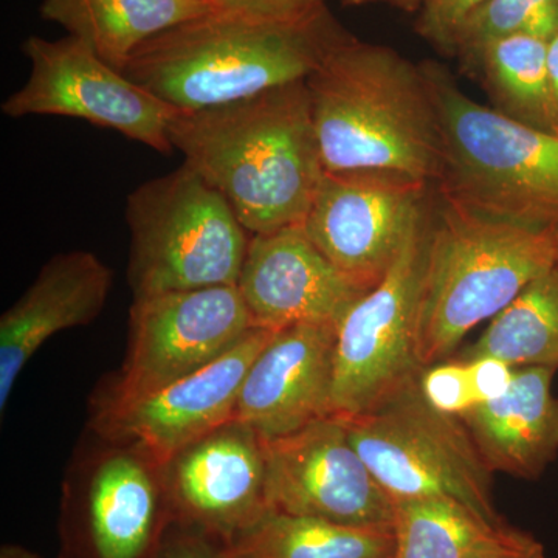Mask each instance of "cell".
<instances>
[{"label":"cell","mask_w":558,"mask_h":558,"mask_svg":"<svg viewBox=\"0 0 558 558\" xmlns=\"http://www.w3.org/2000/svg\"><path fill=\"white\" fill-rule=\"evenodd\" d=\"M157 558H236L226 543L172 523Z\"/></svg>","instance_id":"83f0119b"},{"label":"cell","mask_w":558,"mask_h":558,"mask_svg":"<svg viewBox=\"0 0 558 558\" xmlns=\"http://www.w3.org/2000/svg\"><path fill=\"white\" fill-rule=\"evenodd\" d=\"M163 475L174 523L226 545L270 510L264 438L236 418L172 454Z\"/></svg>","instance_id":"9a60e30c"},{"label":"cell","mask_w":558,"mask_h":558,"mask_svg":"<svg viewBox=\"0 0 558 558\" xmlns=\"http://www.w3.org/2000/svg\"><path fill=\"white\" fill-rule=\"evenodd\" d=\"M112 284V269L89 250L58 253L44 264L0 317V413L33 355L58 332L94 323Z\"/></svg>","instance_id":"ac0fdd59"},{"label":"cell","mask_w":558,"mask_h":558,"mask_svg":"<svg viewBox=\"0 0 558 558\" xmlns=\"http://www.w3.org/2000/svg\"><path fill=\"white\" fill-rule=\"evenodd\" d=\"M347 5H366V3H388V5L399 7L402 10H421L425 0H340Z\"/></svg>","instance_id":"1f68e13d"},{"label":"cell","mask_w":558,"mask_h":558,"mask_svg":"<svg viewBox=\"0 0 558 558\" xmlns=\"http://www.w3.org/2000/svg\"><path fill=\"white\" fill-rule=\"evenodd\" d=\"M236 288L255 328L269 330L295 325L339 328L366 293L330 264L303 226L252 234Z\"/></svg>","instance_id":"2e32d148"},{"label":"cell","mask_w":558,"mask_h":558,"mask_svg":"<svg viewBox=\"0 0 558 558\" xmlns=\"http://www.w3.org/2000/svg\"><path fill=\"white\" fill-rule=\"evenodd\" d=\"M421 68L439 121L436 193L483 218L558 233V135L480 105L439 62Z\"/></svg>","instance_id":"277c9868"},{"label":"cell","mask_w":558,"mask_h":558,"mask_svg":"<svg viewBox=\"0 0 558 558\" xmlns=\"http://www.w3.org/2000/svg\"><path fill=\"white\" fill-rule=\"evenodd\" d=\"M340 417L392 502L453 499L492 523H506L495 508L492 472L468 428L458 417L433 410L418 380L379 409Z\"/></svg>","instance_id":"ba28073f"},{"label":"cell","mask_w":558,"mask_h":558,"mask_svg":"<svg viewBox=\"0 0 558 558\" xmlns=\"http://www.w3.org/2000/svg\"><path fill=\"white\" fill-rule=\"evenodd\" d=\"M392 506L395 558H498L538 542L453 499H407Z\"/></svg>","instance_id":"44dd1931"},{"label":"cell","mask_w":558,"mask_h":558,"mask_svg":"<svg viewBox=\"0 0 558 558\" xmlns=\"http://www.w3.org/2000/svg\"><path fill=\"white\" fill-rule=\"evenodd\" d=\"M277 330L253 328L227 354L167 387L126 399L92 398L87 428L134 442L161 464L183 447L233 421L250 366Z\"/></svg>","instance_id":"5bb4252c"},{"label":"cell","mask_w":558,"mask_h":558,"mask_svg":"<svg viewBox=\"0 0 558 558\" xmlns=\"http://www.w3.org/2000/svg\"><path fill=\"white\" fill-rule=\"evenodd\" d=\"M429 215L387 277L349 310L337 328L336 416H357L379 409L416 384L425 369L417 360L416 336Z\"/></svg>","instance_id":"9c48e42d"},{"label":"cell","mask_w":558,"mask_h":558,"mask_svg":"<svg viewBox=\"0 0 558 558\" xmlns=\"http://www.w3.org/2000/svg\"><path fill=\"white\" fill-rule=\"evenodd\" d=\"M219 9L209 0H43L39 11L123 72L154 36Z\"/></svg>","instance_id":"ffe728a7"},{"label":"cell","mask_w":558,"mask_h":558,"mask_svg":"<svg viewBox=\"0 0 558 558\" xmlns=\"http://www.w3.org/2000/svg\"><path fill=\"white\" fill-rule=\"evenodd\" d=\"M462 68L481 81L492 108L526 126L557 134L549 92L548 40L526 35L492 40Z\"/></svg>","instance_id":"7402d4cb"},{"label":"cell","mask_w":558,"mask_h":558,"mask_svg":"<svg viewBox=\"0 0 558 558\" xmlns=\"http://www.w3.org/2000/svg\"><path fill=\"white\" fill-rule=\"evenodd\" d=\"M22 51L31 73L24 86L3 100V116L68 117L119 132L157 153L174 150L170 123L178 110L102 61L80 39L28 36Z\"/></svg>","instance_id":"30bf717a"},{"label":"cell","mask_w":558,"mask_h":558,"mask_svg":"<svg viewBox=\"0 0 558 558\" xmlns=\"http://www.w3.org/2000/svg\"><path fill=\"white\" fill-rule=\"evenodd\" d=\"M325 171H380L435 183L438 113L421 64L347 36L306 80Z\"/></svg>","instance_id":"3957f363"},{"label":"cell","mask_w":558,"mask_h":558,"mask_svg":"<svg viewBox=\"0 0 558 558\" xmlns=\"http://www.w3.org/2000/svg\"><path fill=\"white\" fill-rule=\"evenodd\" d=\"M433 196V183L407 175L325 171L301 226L343 277L369 292L427 220Z\"/></svg>","instance_id":"8fae6325"},{"label":"cell","mask_w":558,"mask_h":558,"mask_svg":"<svg viewBox=\"0 0 558 558\" xmlns=\"http://www.w3.org/2000/svg\"><path fill=\"white\" fill-rule=\"evenodd\" d=\"M174 523L163 464L87 428L65 470L60 558H157Z\"/></svg>","instance_id":"52a82bcc"},{"label":"cell","mask_w":558,"mask_h":558,"mask_svg":"<svg viewBox=\"0 0 558 558\" xmlns=\"http://www.w3.org/2000/svg\"><path fill=\"white\" fill-rule=\"evenodd\" d=\"M270 510L347 526H392L395 506L340 416L264 439Z\"/></svg>","instance_id":"4fadbf2b"},{"label":"cell","mask_w":558,"mask_h":558,"mask_svg":"<svg viewBox=\"0 0 558 558\" xmlns=\"http://www.w3.org/2000/svg\"><path fill=\"white\" fill-rule=\"evenodd\" d=\"M347 36L325 3L299 17L219 9L154 36L123 72L171 108L194 112L306 81Z\"/></svg>","instance_id":"7a4b0ae2"},{"label":"cell","mask_w":558,"mask_h":558,"mask_svg":"<svg viewBox=\"0 0 558 558\" xmlns=\"http://www.w3.org/2000/svg\"><path fill=\"white\" fill-rule=\"evenodd\" d=\"M132 296L236 286L252 234L189 165L142 183L126 201Z\"/></svg>","instance_id":"8992f818"},{"label":"cell","mask_w":558,"mask_h":558,"mask_svg":"<svg viewBox=\"0 0 558 558\" xmlns=\"http://www.w3.org/2000/svg\"><path fill=\"white\" fill-rule=\"evenodd\" d=\"M556 371L515 368L509 391L459 414L492 473L537 480L558 457Z\"/></svg>","instance_id":"d6986e66"},{"label":"cell","mask_w":558,"mask_h":558,"mask_svg":"<svg viewBox=\"0 0 558 558\" xmlns=\"http://www.w3.org/2000/svg\"><path fill=\"white\" fill-rule=\"evenodd\" d=\"M558 33V0H488L469 17L454 40L461 64L492 40L526 35L549 40Z\"/></svg>","instance_id":"d4e9b609"},{"label":"cell","mask_w":558,"mask_h":558,"mask_svg":"<svg viewBox=\"0 0 558 558\" xmlns=\"http://www.w3.org/2000/svg\"><path fill=\"white\" fill-rule=\"evenodd\" d=\"M336 340V326L277 330L250 366L234 418L275 439L332 416Z\"/></svg>","instance_id":"e0dca14e"},{"label":"cell","mask_w":558,"mask_h":558,"mask_svg":"<svg viewBox=\"0 0 558 558\" xmlns=\"http://www.w3.org/2000/svg\"><path fill=\"white\" fill-rule=\"evenodd\" d=\"M236 558H395L392 526H347L269 510L233 539Z\"/></svg>","instance_id":"603a6c76"},{"label":"cell","mask_w":558,"mask_h":558,"mask_svg":"<svg viewBox=\"0 0 558 558\" xmlns=\"http://www.w3.org/2000/svg\"><path fill=\"white\" fill-rule=\"evenodd\" d=\"M498 558H546V554L542 543L537 542L535 545L529 546L526 549L517 550V553L508 554V556H501Z\"/></svg>","instance_id":"836d02e7"},{"label":"cell","mask_w":558,"mask_h":558,"mask_svg":"<svg viewBox=\"0 0 558 558\" xmlns=\"http://www.w3.org/2000/svg\"><path fill=\"white\" fill-rule=\"evenodd\" d=\"M0 558H43L35 550L25 548L22 545H3L0 548Z\"/></svg>","instance_id":"d6a6232c"},{"label":"cell","mask_w":558,"mask_h":558,"mask_svg":"<svg viewBox=\"0 0 558 558\" xmlns=\"http://www.w3.org/2000/svg\"><path fill=\"white\" fill-rule=\"evenodd\" d=\"M170 140L250 234L301 226L325 174L306 81L216 108L178 110Z\"/></svg>","instance_id":"6da1fadb"},{"label":"cell","mask_w":558,"mask_h":558,"mask_svg":"<svg viewBox=\"0 0 558 558\" xmlns=\"http://www.w3.org/2000/svg\"><path fill=\"white\" fill-rule=\"evenodd\" d=\"M494 357L512 368L558 369V264L521 290L458 360Z\"/></svg>","instance_id":"cb8c5ba5"},{"label":"cell","mask_w":558,"mask_h":558,"mask_svg":"<svg viewBox=\"0 0 558 558\" xmlns=\"http://www.w3.org/2000/svg\"><path fill=\"white\" fill-rule=\"evenodd\" d=\"M422 398L439 413L458 417L475 405L468 363L447 360L422 371L418 376Z\"/></svg>","instance_id":"484cf974"},{"label":"cell","mask_w":558,"mask_h":558,"mask_svg":"<svg viewBox=\"0 0 558 558\" xmlns=\"http://www.w3.org/2000/svg\"><path fill=\"white\" fill-rule=\"evenodd\" d=\"M253 328L236 286L134 299L126 357L95 395L126 399L167 387L222 357Z\"/></svg>","instance_id":"7c38bea8"},{"label":"cell","mask_w":558,"mask_h":558,"mask_svg":"<svg viewBox=\"0 0 558 558\" xmlns=\"http://www.w3.org/2000/svg\"><path fill=\"white\" fill-rule=\"evenodd\" d=\"M468 363L475 403L501 398L509 391L515 368L494 357H480Z\"/></svg>","instance_id":"f1b7e54d"},{"label":"cell","mask_w":558,"mask_h":558,"mask_svg":"<svg viewBox=\"0 0 558 558\" xmlns=\"http://www.w3.org/2000/svg\"><path fill=\"white\" fill-rule=\"evenodd\" d=\"M548 80L554 121L558 134V33L548 40Z\"/></svg>","instance_id":"4dcf8cb0"},{"label":"cell","mask_w":558,"mask_h":558,"mask_svg":"<svg viewBox=\"0 0 558 558\" xmlns=\"http://www.w3.org/2000/svg\"><path fill=\"white\" fill-rule=\"evenodd\" d=\"M226 9L252 11L275 17H299L319 9L325 0H209Z\"/></svg>","instance_id":"f546056e"},{"label":"cell","mask_w":558,"mask_h":558,"mask_svg":"<svg viewBox=\"0 0 558 558\" xmlns=\"http://www.w3.org/2000/svg\"><path fill=\"white\" fill-rule=\"evenodd\" d=\"M488 0H425L416 31L440 53L453 57L454 40L462 25Z\"/></svg>","instance_id":"4316f807"},{"label":"cell","mask_w":558,"mask_h":558,"mask_svg":"<svg viewBox=\"0 0 558 558\" xmlns=\"http://www.w3.org/2000/svg\"><path fill=\"white\" fill-rule=\"evenodd\" d=\"M557 264L558 233L473 215L435 191L417 312L422 368L449 359L470 330Z\"/></svg>","instance_id":"5b68a950"}]
</instances>
